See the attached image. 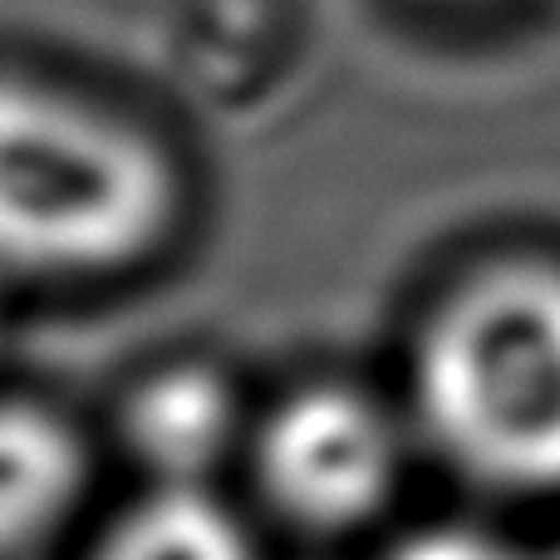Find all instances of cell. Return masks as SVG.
Listing matches in <instances>:
<instances>
[{"label":"cell","mask_w":560,"mask_h":560,"mask_svg":"<svg viewBox=\"0 0 560 560\" xmlns=\"http://www.w3.org/2000/svg\"><path fill=\"white\" fill-rule=\"evenodd\" d=\"M236 398L212 369H167L133 388L124 438L167 487H197V477L232 447Z\"/></svg>","instance_id":"cell-4"},{"label":"cell","mask_w":560,"mask_h":560,"mask_svg":"<svg viewBox=\"0 0 560 560\" xmlns=\"http://www.w3.org/2000/svg\"><path fill=\"white\" fill-rule=\"evenodd\" d=\"M261 472L295 522L354 526L394 492L398 438L369 398L349 388H310L271 418Z\"/></svg>","instance_id":"cell-3"},{"label":"cell","mask_w":560,"mask_h":560,"mask_svg":"<svg viewBox=\"0 0 560 560\" xmlns=\"http://www.w3.org/2000/svg\"><path fill=\"white\" fill-rule=\"evenodd\" d=\"M84 482L79 438L45 408L0 404V556L35 546Z\"/></svg>","instance_id":"cell-5"},{"label":"cell","mask_w":560,"mask_h":560,"mask_svg":"<svg viewBox=\"0 0 560 560\" xmlns=\"http://www.w3.org/2000/svg\"><path fill=\"white\" fill-rule=\"evenodd\" d=\"M418 408L467 477L560 492V261H497L443 300L418 345Z\"/></svg>","instance_id":"cell-2"},{"label":"cell","mask_w":560,"mask_h":560,"mask_svg":"<svg viewBox=\"0 0 560 560\" xmlns=\"http://www.w3.org/2000/svg\"><path fill=\"white\" fill-rule=\"evenodd\" d=\"M98 560H256V546L202 487L163 482L114 526Z\"/></svg>","instance_id":"cell-6"},{"label":"cell","mask_w":560,"mask_h":560,"mask_svg":"<svg viewBox=\"0 0 560 560\" xmlns=\"http://www.w3.org/2000/svg\"><path fill=\"white\" fill-rule=\"evenodd\" d=\"M177 212L173 158L108 104L0 69V285L104 276Z\"/></svg>","instance_id":"cell-1"},{"label":"cell","mask_w":560,"mask_h":560,"mask_svg":"<svg viewBox=\"0 0 560 560\" xmlns=\"http://www.w3.org/2000/svg\"><path fill=\"white\" fill-rule=\"evenodd\" d=\"M388 560H526L522 551H512L506 541L472 526H433V532L408 536Z\"/></svg>","instance_id":"cell-7"}]
</instances>
